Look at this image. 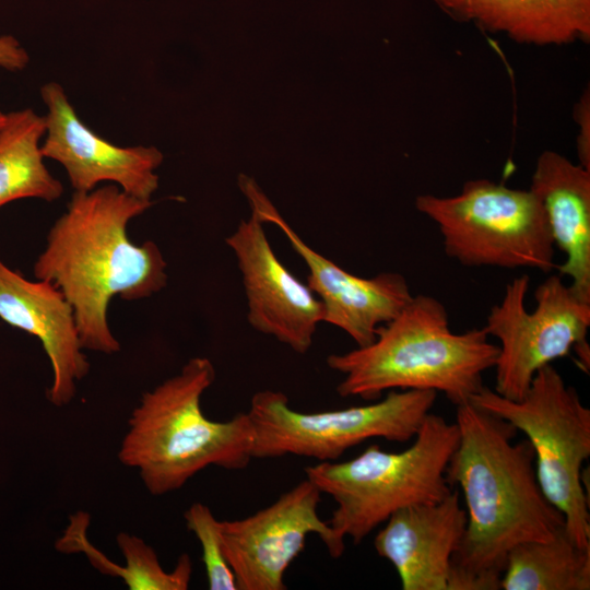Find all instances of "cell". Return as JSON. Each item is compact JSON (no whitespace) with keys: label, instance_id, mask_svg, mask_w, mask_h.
Instances as JSON below:
<instances>
[{"label":"cell","instance_id":"cell-17","mask_svg":"<svg viewBox=\"0 0 590 590\" xmlns=\"http://www.w3.org/2000/svg\"><path fill=\"white\" fill-rule=\"evenodd\" d=\"M456 22L515 43L563 46L590 42V0H432Z\"/></svg>","mask_w":590,"mask_h":590},{"label":"cell","instance_id":"cell-4","mask_svg":"<svg viewBox=\"0 0 590 590\" xmlns=\"http://www.w3.org/2000/svg\"><path fill=\"white\" fill-rule=\"evenodd\" d=\"M215 376L209 358L192 357L178 374L145 391L132 410L118 459L138 470L150 494L175 492L208 467L241 470L253 459L247 412L214 421L202 411L201 398Z\"/></svg>","mask_w":590,"mask_h":590},{"label":"cell","instance_id":"cell-5","mask_svg":"<svg viewBox=\"0 0 590 590\" xmlns=\"http://www.w3.org/2000/svg\"><path fill=\"white\" fill-rule=\"evenodd\" d=\"M458 442L456 422L428 413L402 451L370 445L351 460L309 465L305 474L335 503L328 523L337 539L358 544L396 511L438 502L452 491L446 471Z\"/></svg>","mask_w":590,"mask_h":590},{"label":"cell","instance_id":"cell-13","mask_svg":"<svg viewBox=\"0 0 590 590\" xmlns=\"http://www.w3.org/2000/svg\"><path fill=\"white\" fill-rule=\"evenodd\" d=\"M234 252L247 298L249 324L305 354L323 322V306L275 256L255 213L225 238Z\"/></svg>","mask_w":590,"mask_h":590},{"label":"cell","instance_id":"cell-6","mask_svg":"<svg viewBox=\"0 0 590 590\" xmlns=\"http://www.w3.org/2000/svg\"><path fill=\"white\" fill-rule=\"evenodd\" d=\"M469 401L524 434L544 495L563 514L569 538L590 547L589 496L582 482V465L590 457V410L578 391L550 364L538 370L520 400L483 386Z\"/></svg>","mask_w":590,"mask_h":590},{"label":"cell","instance_id":"cell-9","mask_svg":"<svg viewBox=\"0 0 590 590\" xmlns=\"http://www.w3.org/2000/svg\"><path fill=\"white\" fill-rule=\"evenodd\" d=\"M529 285L528 274L511 280L484 326L488 337L499 341L494 390L510 400H520L538 370L571 351L583 371L590 365V303L578 297L562 275L553 274L538 285L535 308L529 311Z\"/></svg>","mask_w":590,"mask_h":590},{"label":"cell","instance_id":"cell-15","mask_svg":"<svg viewBox=\"0 0 590 590\" xmlns=\"http://www.w3.org/2000/svg\"><path fill=\"white\" fill-rule=\"evenodd\" d=\"M0 318L42 342L52 369L47 399L56 406L69 404L90 363L73 309L61 291L45 280H27L0 260Z\"/></svg>","mask_w":590,"mask_h":590},{"label":"cell","instance_id":"cell-11","mask_svg":"<svg viewBox=\"0 0 590 590\" xmlns=\"http://www.w3.org/2000/svg\"><path fill=\"white\" fill-rule=\"evenodd\" d=\"M262 223H272L306 263L308 287L323 306V322L344 331L357 346L373 342L379 327L392 320L410 302L405 278L382 272L371 278L354 275L309 247L250 180H241Z\"/></svg>","mask_w":590,"mask_h":590},{"label":"cell","instance_id":"cell-19","mask_svg":"<svg viewBox=\"0 0 590 590\" xmlns=\"http://www.w3.org/2000/svg\"><path fill=\"white\" fill-rule=\"evenodd\" d=\"M504 590H589L590 547L578 546L565 527L546 541L516 545L500 579Z\"/></svg>","mask_w":590,"mask_h":590},{"label":"cell","instance_id":"cell-23","mask_svg":"<svg viewBox=\"0 0 590 590\" xmlns=\"http://www.w3.org/2000/svg\"><path fill=\"white\" fill-rule=\"evenodd\" d=\"M30 62L27 51L12 35L0 36V67L9 71H21Z\"/></svg>","mask_w":590,"mask_h":590},{"label":"cell","instance_id":"cell-2","mask_svg":"<svg viewBox=\"0 0 590 590\" xmlns=\"http://www.w3.org/2000/svg\"><path fill=\"white\" fill-rule=\"evenodd\" d=\"M151 205L114 184L74 192L48 232L34 275L51 282L70 303L84 350L120 351L107 319L113 297L142 299L166 286L167 263L158 246L137 245L127 232Z\"/></svg>","mask_w":590,"mask_h":590},{"label":"cell","instance_id":"cell-3","mask_svg":"<svg viewBox=\"0 0 590 590\" xmlns=\"http://www.w3.org/2000/svg\"><path fill=\"white\" fill-rule=\"evenodd\" d=\"M488 338L484 327L452 332L444 304L418 294L378 328L373 342L331 354L327 365L342 375L337 392L344 398L375 401L390 390H433L459 405L495 366L499 350Z\"/></svg>","mask_w":590,"mask_h":590},{"label":"cell","instance_id":"cell-20","mask_svg":"<svg viewBox=\"0 0 590 590\" xmlns=\"http://www.w3.org/2000/svg\"><path fill=\"white\" fill-rule=\"evenodd\" d=\"M126 565L117 566L115 576L120 577L130 590H186L189 588L192 562L181 554L172 570H165L156 552L141 538L120 532L117 535Z\"/></svg>","mask_w":590,"mask_h":590},{"label":"cell","instance_id":"cell-18","mask_svg":"<svg viewBox=\"0 0 590 590\" xmlns=\"http://www.w3.org/2000/svg\"><path fill=\"white\" fill-rule=\"evenodd\" d=\"M45 117L25 108L7 114L0 130V209L20 199L55 201L63 192L44 163Z\"/></svg>","mask_w":590,"mask_h":590},{"label":"cell","instance_id":"cell-8","mask_svg":"<svg viewBox=\"0 0 590 590\" xmlns=\"http://www.w3.org/2000/svg\"><path fill=\"white\" fill-rule=\"evenodd\" d=\"M433 390H390L379 401L340 410H294L285 393L261 390L247 411L253 427V458L298 456L334 461L371 438H414L436 401Z\"/></svg>","mask_w":590,"mask_h":590},{"label":"cell","instance_id":"cell-10","mask_svg":"<svg viewBox=\"0 0 590 590\" xmlns=\"http://www.w3.org/2000/svg\"><path fill=\"white\" fill-rule=\"evenodd\" d=\"M321 492L307 477L274 503L236 520L221 521L223 548L237 590H285L284 575L316 534L331 557L345 544L318 515Z\"/></svg>","mask_w":590,"mask_h":590},{"label":"cell","instance_id":"cell-14","mask_svg":"<svg viewBox=\"0 0 590 590\" xmlns=\"http://www.w3.org/2000/svg\"><path fill=\"white\" fill-rule=\"evenodd\" d=\"M374 539L377 554L397 570L403 590H448L452 556L467 514L460 493L392 514Z\"/></svg>","mask_w":590,"mask_h":590},{"label":"cell","instance_id":"cell-24","mask_svg":"<svg viewBox=\"0 0 590 590\" xmlns=\"http://www.w3.org/2000/svg\"><path fill=\"white\" fill-rule=\"evenodd\" d=\"M5 119H7V114L3 113L1 109H0V130L2 129L4 122H5Z\"/></svg>","mask_w":590,"mask_h":590},{"label":"cell","instance_id":"cell-7","mask_svg":"<svg viewBox=\"0 0 590 590\" xmlns=\"http://www.w3.org/2000/svg\"><path fill=\"white\" fill-rule=\"evenodd\" d=\"M415 208L437 225L445 252L463 266L555 268L545 211L530 189L472 179L456 196L420 194Z\"/></svg>","mask_w":590,"mask_h":590},{"label":"cell","instance_id":"cell-1","mask_svg":"<svg viewBox=\"0 0 590 590\" xmlns=\"http://www.w3.org/2000/svg\"><path fill=\"white\" fill-rule=\"evenodd\" d=\"M456 406L459 442L446 476L462 492L467 524L448 590H498L510 550L552 539L565 518L539 484L530 442H515L510 423L470 401Z\"/></svg>","mask_w":590,"mask_h":590},{"label":"cell","instance_id":"cell-12","mask_svg":"<svg viewBox=\"0 0 590 590\" xmlns=\"http://www.w3.org/2000/svg\"><path fill=\"white\" fill-rule=\"evenodd\" d=\"M40 96L47 108L43 155L62 165L74 192L109 181L132 197L151 200L158 186L155 169L163 160L157 149L118 146L103 139L81 121L57 82L44 84Z\"/></svg>","mask_w":590,"mask_h":590},{"label":"cell","instance_id":"cell-16","mask_svg":"<svg viewBox=\"0 0 590 590\" xmlns=\"http://www.w3.org/2000/svg\"><path fill=\"white\" fill-rule=\"evenodd\" d=\"M541 201L553 244L565 256L559 275L590 303V170L555 151L542 152L529 188Z\"/></svg>","mask_w":590,"mask_h":590},{"label":"cell","instance_id":"cell-22","mask_svg":"<svg viewBox=\"0 0 590 590\" xmlns=\"http://www.w3.org/2000/svg\"><path fill=\"white\" fill-rule=\"evenodd\" d=\"M573 118L578 128L576 150L579 165L590 170V91L587 87L573 109Z\"/></svg>","mask_w":590,"mask_h":590},{"label":"cell","instance_id":"cell-21","mask_svg":"<svg viewBox=\"0 0 590 590\" xmlns=\"http://www.w3.org/2000/svg\"><path fill=\"white\" fill-rule=\"evenodd\" d=\"M184 518L188 530L200 542L209 589L237 590L235 575L223 548L221 520L202 503L192 504Z\"/></svg>","mask_w":590,"mask_h":590}]
</instances>
